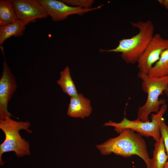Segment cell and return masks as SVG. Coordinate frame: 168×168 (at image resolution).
I'll return each instance as SVG.
<instances>
[{
    "instance_id": "3",
    "label": "cell",
    "mask_w": 168,
    "mask_h": 168,
    "mask_svg": "<svg viewBox=\"0 0 168 168\" xmlns=\"http://www.w3.org/2000/svg\"><path fill=\"white\" fill-rule=\"evenodd\" d=\"M138 76L142 81V88L147 94V98L145 104L138 108L137 119L148 121L149 114L157 113L161 106L166 104L165 99H159V97L164 92L168 96V76L152 77L139 72Z\"/></svg>"
},
{
    "instance_id": "13",
    "label": "cell",
    "mask_w": 168,
    "mask_h": 168,
    "mask_svg": "<svg viewBox=\"0 0 168 168\" xmlns=\"http://www.w3.org/2000/svg\"><path fill=\"white\" fill-rule=\"evenodd\" d=\"M57 82L63 92L70 97H75L78 95V93L72 78L68 67H66L60 72V77Z\"/></svg>"
},
{
    "instance_id": "2",
    "label": "cell",
    "mask_w": 168,
    "mask_h": 168,
    "mask_svg": "<svg viewBox=\"0 0 168 168\" xmlns=\"http://www.w3.org/2000/svg\"><path fill=\"white\" fill-rule=\"evenodd\" d=\"M132 27L138 28V33L129 38H123L115 48L100 52L121 53V57L127 63L134 64L144 51L154 35V26L150 20L130 22Z\"/></svg>"
},
{
    "instance_id": "17",
    "label": "cell",
    "mask_w": 168,
    "mask_h": 168,
    "mask_svg": "<svg viewBox=\"0 0 168 168\" xmlns=\"http://www.w3.org/2000/svg\"><path fill=\"white\" fill-rule=\"evenodd\" d=\"M160 131L168 157V125L166 124L164 120L162 121L160 125Z\"/></svg>"
},
{
    "instance_id": "5",
    "label": "cell",
    "mask_w": 168,
    "mask_h": 168,
    "mask_svg": "<svg viewBox=\"0 0 168 168\" xmlns=\"http://www.w3.org/2000/svg\"><path fill=\"white\" fill-rule=\"evenodd\" d=\"M167 108V105L166 104L161 105L157 113L151 114V121L144 122L137 119L130 120L124 117L119 123L110 120L105 122L103 126L114 127V130L118 133L123 129H131L141 136L152 137L155 140L157 141L161 137L160 125L164 120L163 116Z\"/></svg>"
},
{
    "instance_id": "11",
    "label": "cell",
    "mask_w": 168,
    "mask_h": 168,
    "mask_svg": "<svg viewBox=\"0 0 168 168\" xmlns=\"http://www.w3.org/2000/svg\"><path fill=\"white\" fill-rule=\"evenodd\" d=\"M26 26L21 21L17 20L5 25L0 26V44L12 36H22L26 29Z\"/></svg>"
},
{
    "instance_id": "7",
    "label": "cell",
    "mask_w": 168,
    "mask_h": 168,
    "mask_svg": "<svg viewBox=\"0 0 168 168\" xmlns=\"http://www.w3.org/2000/svg\"><path fill=\"white\" fill-rule=\"evenodd\" d=\"M3 55L4 60L0 79V119L12 116L7 110L8 104L17 87L15 78Z\"/></svg>"
},
{
    "instance_id": "19",
    "label": "cell",
    "mask_w": 168,
    "mask_h": 168,
    "mask_svg": "<svg viewBox=\"0 0 168 168\" xmlns=\"http://www.w3.org/2000/svg\"><path fill=\"white\" fill-rule=\"evenodd\" d=\"M164 168H168V160Z\"/></svg>"
},
{
    "instance_id": "12",
    "label": "cell",
    "mask_w": 168,
    "mask_h": 168,
    "mask_svg": "<svg viewBox=\"0 0 168 168\" xmlns=\"http://www.w3.org/2000/svg\"><path fill=\"white\" fill-rule=\"evenodd\" d=\"M168 160L162 138L154 144L153 157L151 159V168H164Z\"/></svg>"
},
{
    "instance_id": "18",
    "label": "cell",
    "mask_w": 168,
    "mask_h": 168,
    "mask_svg": "<svg viewBox=\"0 0 168 168\" xmlns=\"http://www.w3.org/2000/svg\"><path fill=\"white\" fill-rule=\"evenodd\" d=\"M158 1L162 6L168 10V0H159Z\"/></svg>"
},
{
    "instance_id": "10",
    "label": "cell",
    "mask_w": 168,
    "mask_h": 168,
    "mask_svg": "<svg viewBox=\"0 0 168 168\" xmlns=\"http://www.w3.org/2000/svg\"><path fill=\"white\" fill-rule=\"evenodd\" d=\"M92 112L90 100L81 93L70 97L67 111L68 115L74 118L84 119L89 116Z\"/></svg>"
},
{
    "instance_id": "1",
    "label": "cell",
    "mask_w": 168,
    "mask_h": 168,
    "mask_svg": "<svg viewBox=\"0 0 168 168\" xmlns=\"http://www.w3.org/2000/svg\"><path fill=\"white\" fill-rule=\"evenodd\" d=\"M118 133V136L96 145L100 153L103 155L113 153L124 157L136 155L143 160L147 168H151V159L142 136L129 129L121 130Z\"/></svg>"
},
{
    "instance_id": "4",
    "label": "cell",
    "mask_w": 168,
    "mask_h": 168,
    "mask_svg": "<svg viewBox=\"0 0 168 168\" xmlns=\"http://www.w3.org/2000/svg\"><path fill=\"white\" fill-rule=\"evenodd\" d=\"M30 125L28 121H17L10 117L0 119V128L5 135V140L0 145L1 165L4 163L2 157L5 152H14L18 157L30 155L29 142L21 138L19 131L24 129L31 133L32 131L29 129Z\"/></svg>"
},
{
    "instance_id": "9",
    "label": "cell",
    "mask_w": 168,
    "mask_h": 168,
    "mask_svg": "<svg viewBox=\"0 0 168 168\" xmlns=\"http://www.w3.org/2000/svg\"><path fill=\"white\" fill-rule=\"evenodd\" d=\"M18 19L26 25L37 19L46 18L48 15L42 5L36 0H12Z\"/></svg>"
},
{
    "instance_id": "6",
    "label": "cell",
    "mask_w": 168,
    "mask_h": 168,
    "mask_svg": "<svg viewBox=\"0 0 168 168\" xmlns=\"http://www.w3.org/2000/svg\"><path fill=\"white\" fill-rule=\"evenodd\" d=\"M168 48V39L163 38L159 33L154 35L137 63L139 72L148 74L151 68Z\"/></svg>"
},
{
    "instance_id": "14",
    "label": "cell",
    "mask_w": 168,
    "mask_h": 168,
    "mask_svg": "<svg viewBox=\"0 0 168 168\" xmlns=\"http://www.w3.org/2000/svg\"><path fill=\"white\" fill-rule=\"evenodd\" d=\"M18 20L12 0H0V26Z\"/></svg>"
},
{
    "instance_id": "16",
    "label": "cell",
    "mask_w": 168,
    "mask_h": 168,
    "mask_svg": "<svg viewBox=\"0 0 168 168\" xmlns=\"http://www.w3.org/2000/svg\"><path fill=\"white\" fill-rule=\"evenodd\" d=\"M62 2L68 5L83 8H89L93 2L92 0H62Z\"/></svg>"
},
{
    "instance_id": "15",
    "label": "cell",
    "mask_w": 168,
    "mask_h": 168,
    "mask_svg": "<svg viewBox=\"0 0 168 168\" xmlns=\"http://www.w3.org/2000/svg\"><path fill=\"white\" fill-rule=\"evenodd\" d=\"M148 75L155 77L168 76V48L162 53L159 59L151 68Z\"/></svg>"
},
{
    "instance_id": "8",
    "label": "cell",
    "mask_w": 168,
    "mask_h": 168,
    "mask_svg": "<svg viewBox=\"0 0 168 168\" xmlns=\"http://www.w3.org/2000/svg\"><path fill=\"white\" fill-rule=\"evenodd\" d=\"M44 8L48 15L54 21L66 19L69 16L73 14L82 15L101 7L103 5L94 8H83L73 7L65 3L56 0H38Z\"/></svg>"
}]
</instances>
